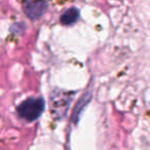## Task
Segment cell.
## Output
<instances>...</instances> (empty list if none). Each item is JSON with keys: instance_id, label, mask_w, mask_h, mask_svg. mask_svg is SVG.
Instances as JSON below:
<instances>
[{"instance_id": "7a4b0ae2", "label": "cell", "mask_w": 150, "mask_h": 150, "mask_svg": "<svg viewBox=\"0 0 150 150\" xmlns=\"http://www.w3.org/2000/svg\"><path fill=\"white\" fill-rule=\"evenodd\" d=\"M47 4L44 0H25L24 10L25 13L31 20H37L44 13Z\"/></svg>"}, {"instance_id": "277c9868", "label": "cell", "mask_w": 150, "mask_h": 150, "mask_svg": "<svg viewBox=\"0 0 150 150\" xmlns=\"http://www.w3.org/2000/svg\"><path fill=\"white\" fill-rule=\"evenodd\" d=\"M79 10L75 7H71L69 9H67V11L63 12V14L60 18L61 24L65 25V26H69V25H73L74 23H76L79 18Z\"/></svg>"}, {"instance_id": "3957f363", "label": "cell", "mask_w": 150, "mask_h": 150, "mask_svg": "<svg viewBox=\"0 0 150 150\" xmlns=\"http://www.w3.org/2000/svg\"><path fill=\"white\" fill-rule=\"evenodd\" d=\"M71 101V95H63L62 97L57 96V99L53 101V112L56 113L57 117H63L67 112L69 106V102Z\"/></svg>"}, {"instance_id": "5b68a950", "label": "cell", "mask_w": 150, "mask_h": 150, "mask_svg": "<svg viewBox=\"0 0 150 150\" xmlns=\"http://www.w3.org/2000/svg\"><path fill=\"white\" fill-rule=\"evenodd\" d=\"M90 97H91V95H90V93H86L85 95H84L83 97L81 98V100H80V102H79V104L76 106V108H75V112H74V122H77L78 119H79V113L81 112V110H82V108H83L84 106H85L86 104L88 103V101H89V99H90Z\"/></svg>"}, {"instance_id": "6da1fadb", "label": "cell", "mask_w": 150, "mask_h": 150, "mask_svg": "<svg viewBox=\"0 0 150 150\" xmlns=\"http://www.w3.org/2000/svg\"><path fill=\"white\" fill-rule=\"evenodd\" d=\"M45 108V101L42 97H30L23 101L16 110L21 117L27 122H34L39 119Z\"/></svg>"}]
</instances>
